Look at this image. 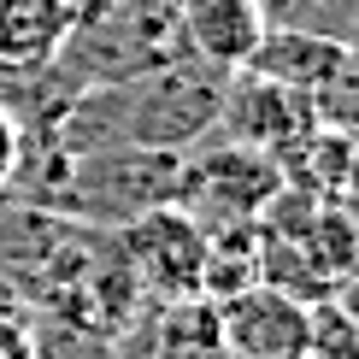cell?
<instances>
[{
	"mask_svg": "<svg viewBox=\"0 0 359 359\" xmlns=\"http://www.w3.org/2000/svg\"><path fill=\"white\" fill-rule=\"evenodd\" d=\"M277 159L259 154L248 142H224L212 154H194L189 165H177L171 201L183 212H218V224L259 218V206L277 194Z\"/></svg>",
	"mask_w": 359,
	"mask_h": 359,
	"instance_id": "1",
	"label": "cell"
},
{
	"mask_svg": "<svg viewBox=\"0 0 359 359\" xmlns=\"http://www.w3.org/2000/svg\"><path fill=\"white\" fill-rule=\"evenodd\" d=\"M124 253L136 265V277L147 289L189 301L201 294V259H206V224L183 212V206H147V212L124 230Z\"/></svg>",
	"mask_w": 359,
	"mask_h": 359,
	"instance_id": "2",
	"label": "cell"
},
{
	"mask_svg": "<svg viewBox=\"0 0 359 359\" xmlns=\"http://www.w3.org/2000/svg\"><path fill=\"white\" fill-rule=\"evenodd\" d=\"M218 118H224V130H230V142L277 154V147H289L294 136H306V130L318 124V107H312V95H301V88H289V83L242 71V83H236L230 95H218Z\"/></svg>",
	"mask_w": 359,
	"mask_h": 359,
	"instance_id": "3",
	"label": "cell"
},
{
	"mask_svg": "<svg viewBox=\"0 0 359 359\" xmlns=\"http://www.w3.org/2000/svg\"><path fill=\"white\" fill-rule=\"evenodd\" d=\"M242 71H259V77L289 83V88H301V95L318 100L330 88L353 83V48L341 36H324V29H265L253 41Z\"/></svg>",
	"mask_w": 359,
	"mask_h": 359,
	"instance_id": "4",
	"label": "cell"
},
{
	"mask_svg": "<svg viewBox=\"0 0 359 359\" xmlns=\"http://www.w3.org/2000/svg\"><path fill=\"white\" fill-rule=\"evenodd\" d=\"M218 330L242 359H306V306L265 283L224 301Z\"/></svg>",
	"mask_w": 359,
	"mask_h": 359,
	"instance_id": "5",
	"label": "cell"
},
{
	"mask_svg": "<svg viewBox=\"0 0 359 359\" xmlns=\"http://www.w3.org/2000/svg\"><path fill=\"white\" fill-rule=\"evenodd\" d=\"M177 29L206 71H242L265 36V0H177Z\"/></svg>",
	"mask_w": 359,
	"mask_h": 359,
	"instance_id": "6",
	"label": "cell"
},
{
	"mask_svg": "<svg viewBox=\"0 0 359 359\" xmlns=\"http://www.w3.org/2000/svg\"><path fill=\"white\" fill-rule=\"evenodd\" d=\"M277 177L289 189H306L318 201H348L353 183V136L336 124H312L306 136H294L289 147H277Z\"/></svg>",
	"mask_w": 359,
	"mask_h": 359,
	"instance_id": "7",
	"label": "cell"
},
{
	"mask_svg": "<svg viewBox=\"0 0 359 359\" xmlns=\"http://www.w3.org/2000/svg\"><path fill=\"white\" fill-rule=\"evenodd\" d=\"M306 353L312 359H353V312L336 294L306 306Z\"/></svg>",
	"mask_w": 359,
	"mask_h": 359,
	"instance_id": "8",
	"label": "cell"
},
{
	"mask_svg": "<svg viewBox=\"0 0 359 359\" xmlns=\"http://www.w3.org/2000/svg\"><path fill=\"white\" fill-rule=\"evenodd\" d=\"M18 159H24V136H18V124H12V112L0 107V189L12 183V171H18Z\"/></svg>",
	"mask_w": 359,
	"mask_h": 359,
	"instance_id": "9",
	"label": "cell"
},
{
	"mask_svg": "<svg viewBox=\"0 0 359 359\" xmlns=\"http://www.w3.org/2000/svg\"><path fill=\"white\" fill-rule=\"evenodd\" d=\"M0 359H36V341H29L24 324L0 318Z\"/></svg>",
	"mask_w": 359,
	"mask_h": 359,
	"instance_id": "10",
	"label": "cell"
}]
</instances>
